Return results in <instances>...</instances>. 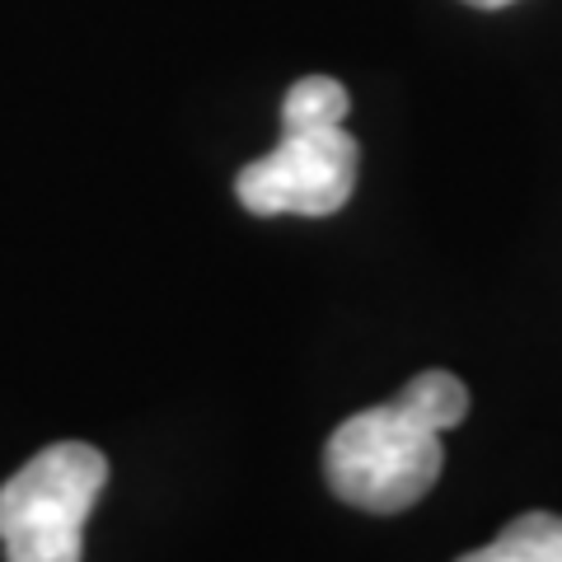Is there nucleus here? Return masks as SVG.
Here are the masks:
<instances>
[{
	"mask_svg": "<svg viewBox=\"0 0 562 562\" xmlns=\"http://www.w3.org/2000/svg\"><path fill=\"white\" fill-rule=\"evenodd\" d=\"M460 562H562V516L525 512L492 543L464 553Z\"/></svg>",
	"mask_w": 562,
	"mask_h": 562,
	"instance_id": "nucleus-4",
	"label": "nucleus"
},
{
	"mask_svg": "<svg viewBox=\"0 0 562 562\" xmlns=\"http://www.w3.org/2000/svg\"><path fill=\"white\" fill-rule=\"evenodd\" d=\"M473 10H502V5H516V0H464Z\"/></svg>",
	"mask_w": 562,
	"mask_h": 562,
	"instance_id": "nucleus-5",
	"label": "nucleus"
},
{
	"mask_svg": "<svg viewBox=\"0 0 562 562\" xmlns=\"http://www.w3.org/2000/svg\"><path fill=\"white\" fill-rule=\"evenodd\" d=\"M469 413V390L450 371H422L380 408L351 413L324 446L328 487L347 506L394 516L441 479V436Z\"/></svg>",
	"mask_w": 562,
	"mask_h": 562,
	"instance_id": "nucleus-1",
	"label": "nucleus"
},
{
	"mask_svg": "<svg viewBox=\"0 0 562 562\" xmlns=\"http://www.w3.org/2000/svg\"><path fill=\"white\" fill-rule=\"evenodd\" d=\"M347 90L333 76L295 80L281 99V140L244 165L235 198L254 216H333L357 188L361 146L342 127Z\"/></svg>",
	"mask_w": 562,
	"mask_h": 562,
	"instance_id": "nucleus-2",
	"label": "nucleus"
},
{
	"mask_svg": "<svg viewBox=\"0 0 562 562\" xmlns=\"http://www.w3.org/2000/svg\"><path fill=\"white\" fill-rule=\"evenodd\" d=\"M109 460L85 446L61 441L38 450L0 487V543L10 562H80L85 520H90Z\"/></svg>",
	"mask_w": 562,
	"mask_h": 562,
	"instance_id": "nucleus-3",
	"label": "nucleus"
}]
</instances>
